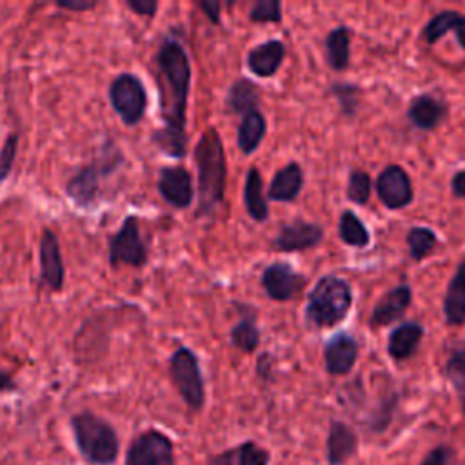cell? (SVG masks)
I'll list each match as a JSON object with an SVG mask.
<instances>
[{
  "mask_svg": "<svg viewBox=\"0 0 465 465\" xmlns=\"http://www.w3.org/2000/svg\"><path fill=\"white\" fill-rule=\"evenodd\" d=\"M303 185V171L296 162H289L271 180L267 198L272 202H292Z\"/></svg>",
  "mask_w": 465,
  "mask_h": 465,
  "instance_id": "cell-21",
  "label": "cell"
},
{
  "mask_svg": "<svg viewBox=\"0 0 465 465\" xmlns=\"http://www.w3.org/2000/svg\"><path fill=\"white\" fill-rule=\"evenodd\" d=\"M443 316L447 325L465 323V258L458 263L454 276L447 285L443 298Z\"/></svg>",
  "mask_w": 465,
  "mask_h": 465,
  "instance_id": "cell-20",
  "label": "cell"
},
{
  "mask_svg": "<svg viewBox=\"0 0 465 465\" xmlns=\"http://www.w3.org/2000/svg\"><path fill=\"white\" fill-rule=\"evenodd\" d=\"M98 0H58L54 5L64 11H73V13H84L98 7Z\"/></svg>",
  "mask_w": 465,
  "mask_h": 465,
  "instance_id": "cell-39",
  "label": "cell"
},
{
  "mask_svg": "<svg viewBox=\"0 0 465 465\" xmlns=\"http://www.w3.org/2000/svg\"><path fill=\"white\" fill-rule=\"evenodd\" d=\"M236 465H269L271 452L252 440H245L234 447Z\"/></svg>",
  "mask_w": 465,
  "mask_h": 465,
  "instance_id": "cell-32",
  "label": "cell"
},
{
  "mask_svg": "<svg viewBox=\"0 0 465 465\" xmlns=\"http://www.w3.org/2000/svg\"><path fill=\"white\" fill-rule=\"evenodd\" d=\"M412 302V291L407 283H400L385 292L374 305L369 323L372 327H383L398 322L409 309Z\"/></svg>",
  "mask_w": 465,
  "mask_h": 465,
  "instance_id": "cell-17",
  "label": "cell"
},
{
  "mask_svg": "<svg viewBox=\"0 0 465 465\" xmlns=\"http://www.w3.org/2000/svg\"><path fill=\"white\" fill-rule=\"evenodd\" d=\"M260 93L258 87L247 80V78H238L236 82L231 84L227 96H225V107L229 113L236 114H245L251 109H256Z\"/></svg>",
  "mask_w": 465,
  "mask_h": 465,
  "instance_id": "cell-27",
  "label": "cell"
},
{
  "mask_svg": "<svg viewBox=\"0 0 465 465\" xmlns=\"http://www.w3.org/2000/svg\"><path fill=\"white\" fill-rule=\"evenodd\" d=\"M445 114H447V105L432 94H420L412 98L407 109V116L411 124L423 131L436 129L445 120Z\"/></svg>",
  "mask_w": 465,
  "mask_h": 465,
  "instance_id": "cell-19",
  "label": "cell"
},
{
  "mask_svg": "<svg viewBox=\"0 0 465 465\" xmlns=\"http://www.w3.org/2000/svg\"><path fill=\"white\" fill-rule=\"evenodd\" d=\"M207 465H236V456H234V447L225 449L222 452H216L209 456Z\"/></svg>",
  "mask_w": 465,
  "mask_h": 465,
  "instance_id": "cell-40",
  "label": "cell"
},
{
  "mask_svg": "<svg viewBox=\"0 0 465 465\" xmlns=\"http://www.w3.org/2000/svg\"><path fill=\"white\" fill-rule=\"evenodd\" d=\"M251 22H280L282 20V4L278 0H258L249 11Z\"/></svg>",
  "mask_w": 465,
  "mask_h": 465,
  "instance_id": "cell-34",
  "label": "cell"
},
{
  "mask_svg": "<svg viewBox=\"0 0 465 465\" xmlns=\"http://www.w3.org/2000/svg\"><path fill=\"white\" fill-rule=\"evenodd\" d=\"M285 45L282 40H267L252 47L247 54V67L260 78L272 76L283 64Z\"/></svg>",
  "mask_w": 465,
  "mask_h": 465,
  "instance_id": "cell-18",
  "label": "cell"
},
{
  "mask_svg": "<svg viewBox=\"0 0 465 465\" xmlns=\"http://www.w3.org/2000/svg\"><path fill=\"white\" fill-rule=\"evenodd\" d=\"M338 234L341 238L343 243L351 245V247H358L363 249L369 245L371 242V234L367 231V227L363 225V222L352 213V211H343L338 222Z\"/></svg>",
  "mask_w": 465,
  "mask_h": 465,
  "instance_id": "cell-28",
  "label": "cell"
},
{
  "mask_svg": "<svg viewBox=\"0 0 465 465\" xmlns=\"http://www.w3.org/2000/svg\"><path fill=\"white\" fill-rule=\"evenodd\" d=\"M171 381L189 411L200 412L205 405V381L198 356L189 347H178L169 358Z\"/></svg>",
  "mask_w": 465,
  "mask_h": 465,
  "instance_id": "cell-6",
  "label": "cell"
},
{
  "mask_svg": "<svg viewBox=\"0 0 465 465\" xmlns=\"http://www.w3.org/2000/svg\"><path fill=\"white\" fill-rule=\"evenodd\" d=\"M325 56L327 64L334 71H343L349 65L351 56V33L345 25L334 27L325 36Z\"/></svg>",
  "mask_w": 465,
  "mask_h": 465,
  "instance_id": "cell-26",
  "label": "cell"
},
{
  "mask_svg": "<svg viewBox=\"0 0 465 465\" xmlns=\"http://www.w3.org/2000/svg\"><path fill=\"white\" fill-rule=\"evenodd\" d=\"M76 450L89 465H114L120 456V436L114 425L93 411L71 416Z\"/></svg>",
  "mask_w": 465,
  "mask_h": 465,
  "instance_id": "cell-4",
  "label": "cell"
},
{
  "mask_svg": "<svg viewBox=\"0 0 465 465\" xmlns=\"http://www.w3.org/2000/svg\"><path fill=\"white\" fill-rule=\"evenodd\" d=\"M303 283V276L283 262H274L262 272V285L265 294L274 302L292 300L302 291Z\"/></svg>",
  "mask_w": 465,
  "mask_h": 465,
  "instance_id": "cell-13",
  "label": "cell"
},
{
  "mask_svg": "<svg viewBox=\"0 0 465 465\" xmlns=\"http://www.w3.org/2000/svg\"><path fill=\"white\" fill-rule=\"evenodd\" d=\"M323 238V229L314 222H305L296 218L294 222L283 225L274 238V247L282 252H296L316 247Z\"/></svg>",
  "mask_w": 465,
  "mask_h": 465,
  "instance_id": "cell-15",
  "label": "cell"
},
{
  "mask_svg": "<svg viewBox=\"0 0 465 465\" xmlns=\"http://www.w3.org/2000/svg\"><path fill=\"white\" fill-rule=\"evenodd\" d=\"M124 465H176L174 441L163 430L149 427L129 441Z\"/></svg>",
  "mask_w": 465,
  "mask_h": 465,
  "instance_id": "cell-9",
  "label": "cell"
},
{
  "mask_svg": "<svg viewBox=\"0 0 465 465\" xmlns=\"http://www.w3.org/2000/svg\"><path fill=\"white\" fill-rule=\"evenodd\" d=\"M358 360V343L347 332H336L323 345V363L331 376H345Z\"/></svg>",
  "mask_w": 465,
  "mask_h": 465,
  "instance_id": "cell-14",
  "label": "cell"
},
{
  "mask_svg": "<svg viewBox=\"0 0 465 465\" xmlns=\"http://www.w3.org/2000/svg\"><path fill=\"white\" fill-rule=\"evenodd\" d=\"M16 153H18V134L9 133L4 140V143H2V149H0V185L11 174Z\"/></svg>",
  "mask_w": 465,
  "mask_h": 465,
  "instance_id": "cell-35",
  "label": "cell"
},
{
  "mask_svg": "<svg viewBox=\"0 0 465 465\" xmlns=\"http://www.w3.org/2000/svg\"><path fill=\"white\" fill-rule=\"evenodd\" d=\"M425 331L420 323L416 322H405V323H400L391 334H389V341H387V352L392 360L396 361H403L407 358H411L421 338H423Z\"/></svg>",
  "mask_w": 465,
  "mask_h": 465,
  "instance_id": "cell-23",
  "label": "cell"
},
{
  "mask_svg": "<svg viewBox=\"0 0 465 465\" xmlns=\"http://www.w3.org/2000/svg\"><path fill=\"white\" fill-rule=\"evenodd\" d=\"M231 341L236 349L243 352H254L260 345V331L252 314L242 316L240 322L231 329Z\"/></svg>",
  "mask_w": 465,
  "mask_h": 465,
  "instance_id": "cell-29",
  "label": "cell"
},
{
  "mask_svg": "<svg viewBox=\"0 0 465 465\" xmlns=\"http://www.w3.org/2000/svg\"><path fill=\"white\" fill-rule=\"evenodd\" d=\"M109 102L124 125H138L147 111V91L143 82L129 71L116 74L109 85Z\"/></svg>",
  "mask_w": 465,
  "mask_h": 465,
  "instance_id": "cell-7",
  "label": "cell"
},
{
  "mask_svg": "<svg viewBox=\"0 0 465 465\" xmlns=\"http://www.w3.org/2000/svg\"><path fill=\"white\" fill-rule=\"evenodd\" d=\"M38 260H40V282L53 292H60L65 282V265L58 236L53 229L44 227L38 240Z\"/></svg>",
  "mask_w": 465,
  "mask_h": 465,
  "instance_id": "cell-10",
  "label": "cell"
},
{
  "mask_svg": "<svg viewBox=\"0 0 465 465\" xmlns=\"http://www.w3.org/2000/svg\"><path fill=\"white\" fill-rule=\"evenodd\" d=\"M371 196V176L356 169L349 174V183H347V198L358 205H365Z\"/></svg>",
  "mask_w": 465,
  "mask_h": 465,
  "instance_id": "cell-33",
  "label": "cell"
},
{
  "mask_svg": "<svg viewBox=\"0 0 465 465\" xmlns=\"http://www.w3.org/2000/svg\"><path fill=\"white\" fill-rule=\"evenodd\" d=\"M447 33H454L460 45L465 51V15L447 9L434 15L423 27V38L429 45L436 44Z\"/></svg>",
  "mask_w": 465,
  "mask_h": 465,
  "instance_id": "cell-22",
  "label": "cell"
},
{
  "mask_svg": "<svg viewBox=\"0 0 465 465\" xmlns=\"http://www.w3.org/2000/svg\"><path fill=\"white\" fill-rule=\"evenodd\" d=\"M194 163L198 171V207L194 216H209L223 202L227 162L223 143L214 127H207L194 147Z\"/></svg>",
  "mask_w": 465,
  "mask_h": 465,
  "instance_id": "cell-2",
  "label": "cell"
},
{
  "mask_svg": "<svg viewBox=\"0 0 465 465\" xmlns=\"http://www.w3.org/2000/svg\"><path fill=\"white\" fill-rule=\"evenodd\" d=\"M332 94H336V98L340 100V107L345 114H352L356 109V93L358 87L351 85V84H332L331 87Z\"/></svg>",
  "mask_w": 465,
  "mask_h": 465,
  "instance_id": "cell-36",
  "label": "cell"
},
{
  "mask_svg": "<svg viewBox=\"0 0 465 465\" xmlns=\"http://www.w3.org/2000/svg\"><path fill=\"white\" fill-rule=\"evenodd\" d=\"M267 131V122L262 111L251 109L245 114H242L240 125H238V134H236V145L243 154H251L258 149L260 142L263 140Z\"/></svg>",
  "mask_w": 465,
  "mask_h": 465,
  "instance_id": "cell-24",
  "label": "cell"
},
{
  "mask_svg": "<svg viewBox=\"0 0 465 465\" xmlns=\"http://www.w3.org/2000/svg\"><path fill=\"white\" fill-rule=\"evenodd\" d=\"M376 194L387 209H403L412 198V183L401 165H387L376 178Z\"/></svg>",
  "mask_w": 465,
  "mask_h": 465,
  "instance_id": "cell-11",
  "label": "cell"
},
{
  "mask_svg": "<svg viewBox=\"0 0 465 465\" xmlns=\"http://www.w3.org/2000/svg\"><path fill=\"white\" fill-rule=\"evenodd\" d=\"M358 452V434L356 430L341 421L332 420L329 423L325 440V460L329 465H345Z\"/></svg>",
  "mask_w": 465,
  "mask_h": 465,
  "instance_id": "cell-16",
  "label": "cell"
},
{
  "mask_svg": "<svg viewBox=\"0 0 465 465\" xmlns=\"http://www.w3.org/2000/svg\"><path fill=\"white\" fill-rule=\"evenodd\" d=\"M443 374L456 391L461 401V411L465 414V349H458L449 356L443 367Z\"/></svg>",
  "mask_w": 465,
  "mask_h": 465,
  "instance_id": "cell-31",
  "label": "cell"
},
{
  "mask_svg": "<svg viewBox=\"0 0 465 465\" xmlns=\"http://www.w3.org/2000/svg\"><path fill=\"white\" fill-rule=\"evenodd\" d=\"M124 153L118 143L107 140L102 143L98 154L85 165H82L67 182H65V196L78 209H93L102 194L104 183L118 173L124 165Z\"/></svg>",
  "mask_w": 465,
  "mask_h": 465,
  "instance_id": "cell-3",
  "label": "cell"
},
{
  "mask_svg": "<svg viewBox=\"0 0 465 465\" xmlns=\"http://www.w3.org/2000/svg\"><path fill=\"white\" fill-rule=\"evenodd\" d=\"M407 247L412 262H421L438 245V236L429 227H412L407 232Z\"/></svg>",
  "mask_w": 465,
  "mask_h": 465,
  "instance_id": "cell-30",
  "label": "cell"
},
{
  "mask_svg": "<svg viewBox=\"0 0 465 465\" xmlns=\"http://www.w3.org/2000/svg\"><path fill=\"white\" fill-rule=\"evenodd\" d=\"M243 203L249 213V216L254 222H265L269 218V203L263 193V182L262 174L256 167H251L247 171L245 178V187H243Z\"/></svg>",
  "mask_w": 465,
  "mask_h": 465,
  "instance_id": "cell-25",
  "label": "cell"
},
{
  "mask_svg": "<svg viewBox=\"0 0 465 465\" xmlns=\"http://www.w3.org/2000/svg\"><path fill=\"white\" fill-rule=\"evenodd\" d=\"M109 263L113 267H134L140 269L147 263V245L140 232V222L136 214H127L122 225L111 234L107 242Z\"/></svg>",
  "mask_w": 465,
  "mask_h": 465,
  "instance_id": "cell-8",
  "label": "cell"
},
{
  "mask_svg": "<svg viewBox=\"0 0 465 465\" xmlns=\"http://www.w3.org/2000/svg\"><path fill=\"white\" fill-rule=\"evenodd\" d=\"M200 5V9L205 13V16L213 22V24H218L220 22V2H209V0H205V2H200L198 4Z\"/></svg>",
  "mask_w": 465,
  "mask_h": 465,
  "instance_id": "cell-42",
  "label": "cell"
},
{
  "mask_svg": "<svg viewBox=\"0 0 465 465\" xmlns=\"http://www.w3.org/2000/svg\"><path fill=\"white\" fill-rule=\"evenodd\" d=\"M158 193L174 209H187L193 203V176L183 165H167L158 173Z\"/></svg>",
  "mask_w": 465,
  "mask_h": 465,
  "instance_id": "cell-12",
  "label": "cell"
},
{
  "mask_svg": "<svg viewBox=\"0 0 465 465\" xmlns=\"http://www.w3.org/2000/svg\"><path fill=\"white\" fill-rule=\"evenodd\" d=\"M452 458H454V450L452 447L440 443L434 449H430L418 465H452Z\"/></svg>",
  "mask_w": 465,
  "mask_h": 465,
  "instance_id": "cell-37",
  "label": "cell"
},
{
  "mask_svg": "<svg viewBox=\"0 0 465 465\" xmlns=\"http://www.w3.org/2000/svg\"><path fill=\"white\" fill-rule=\"evenodd\" d=\"M352 307L351 285L334 274L322 276L307 294L305 320L316 329L341 323Z\"/></svg>",
  "mask_w": 465,
  "mask_h": 465,
  "instance_id": "cell-5",
  "label": "cell"
},
{
  "mask_svg": "<svg viewBox=\"0 0 465 465\" xmlns=\"http://www.w3.org/2000/svg\"><path fill=\"white\" fill-rule=\"evenodd\" d=\"M450 189L456 198L465 200V169H460L458 173H454L450 180Z\"/></svg>",
  "mask_w": 465,
  "mask_h": 465,
  "instance_id": "cell-41",
  "label": "cell"
},
{
  "mask_svg": "<svg viewBox=\"0 0 465 465\" xmlns=\"http://www.w3.org/2000/svg\"><path fill=\"white\" fill-rule=\"evenodd\" d=\"M154 65L163 125L153 133L151 140L163 154L182 160L187 154L185 111L191 87V62L178 40L165 38L154 54Z\"/></svg>",
  "mask_w": 465,
  "mask_h": 465,
  "instance_id": "cell-1",
  "label": "cell"
},
{
  "mask_svg": "<svg viewBox=\"0 0 465 465\" xmlns=\"http://www.w3.org/2000/svg\"><path fill=\"white\" fill-rule=\"evenodd\" d=\"M125 5L138 16H147L153 18L158 11V2L156 0H125Z\"/></svg>",
  "mask_w": 465,
  "mask_h": 465,
  "instance_id": "cell-38",
  "label": "cell"
},
{
  "mask_svg": "<svg viewBox=\"0 0 465 465\" xmlns=\"http://www.w3.org/2000/svg\"><path fill=\"white\" fill-rule=\"evenodd\" d=\"M16 389V381L11 372L0 367V392H11Z\"/></svg>",
  "mask_w": 465,
  "mask_h": 465,
  "instance_id": "cell-43",
  "label": "cell"
}]
</instances>
